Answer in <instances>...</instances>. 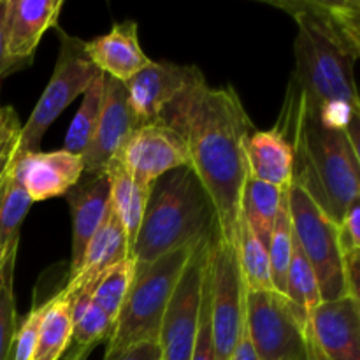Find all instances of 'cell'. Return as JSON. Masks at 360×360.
<instances>
[{"label":"cell","instance_id":"cell-6","mask_svg":"<svg viewBox=\"0 0 360 360\" xmlns=\"http://www.w3.org/2000/svg\"><path fill=\"white\" fill-rule=\"evenodd\" d=\"M245 322L260 360H308L309 320L287 295L245 288Z\"/></svg>","mask_w":360,"mask_h":360},{"label":"cell","instance_id":"cell-1","mask_svg":"<svg viewBox=\"0 0 360 360\" xmlns=\"http://www.w3.org/2000/svg\"><path fill=\"white\" fill-rule=\"evenodd\" d=\"M162 120L185 139L190 169L213 204L218 234L234 245L248 176L245 143L255 130L238 91L200 81L172 101Z\"/></svg>","mask_w":360,"mask_h":360},{"label":"cell","instance_id":"cell-38","mask_svg":"<svg viewBox=\"0 0 360 360\" xmlns=\"http://www.w3.org/2000/svg\"><path fill=\"white\" fill-rule=\"evenodd\" d=\"M30 62L11 58L6 46V0H0V77L27 67Z\"/></svg>","mask_w":360,"mask_h":360},{"label":"cell","instance_id":"cell-4","mask_svg":"<svg viewBox=\"0 0 360 360\" xmlns=\"http://www.w3.org/2000/svg\"><path fill=\"white\" fill-rule=\"evenodd\" d=\"M217 218L206 190L190 167L167 172L151 185L130 257L136 271L160 257L211 238Z\"/></svg>","mask_w":360,"mask_h":360},{"label":"cell","instance_id":"cell-8","mask_svg":"<svg viewBox=\"0 0 360 360\" xmlns=\"http://www.w3.org/2000/svg\"><path fill=\"white\" fill-rule=\"evenodd\" d=\"M292 232L319 281L322 301L348 295L343 278V257L338 245V225L297 185L288 188Z\"/></svg>","mask_w":360,"mask_h":360},{"label":"cell","instance_id":"cell-2","mask_svg":"<svg viewBox=\"0 0 360 360\" xmlns=\"http://www.w3.org/2000/svg\"><path fill=\"white\" fill-rule=\"evenodd\" d=\"M285 125H276L294 150V183L336 225L360 200V150L343 130L322 125L287 97Z\"/></svg>","mask_w":360,"mask_h":360},{"label":"cell","instance_id":"cell-34","mask_svg":"<svg viewBox=\"0 0 360 360\" xmlns=\"http://www.w3.org/2000/svg\"><path fill=\"white\" fill-rule=\"evenodd\" d=\"M42 313H44V304L34 306L23 316V320L18 323L16 333H14L13 350H11V360H32L34 357Z\"/></svg>","mask_w":360,"mask_h":360},{"label":"cell","instance_id":"cell-16","mask_svg":"<svg viewBox=\"0 0 360 360\" xmlns=\"http://www.w3.org/2000/svg\"><path fill=\"white\" fill-rule=\"evenodd\" d=\"M292 18H302L313 28L359 60L360 4L357 0H285L267 2Z\"/></svg>","mask_w":360,"mask_h":360},{"label":"cell","instance_id":"cell-19","mask_svg":"<svg viewBox=\"0 0 360 360\" xmlns=\"http://www.w3.org/2000/svg\"><path fill=\"white\" fill-rule=\"evenodd\" d=\"M63 0H6V46L11 58L32 62L42 35L56 27Z\"/></svg>","mask_w":360,"mask_h":360},{"label":"cell","instance_id":"cell-37","mask_svg":"<svg viewBox=\"0 0 360 360\" xmlns=\"http://www.w3.org/2000/svg\"><path fill=\"white\" fill-rule=\"evenodd\" d=\"M104 360H160V348L158 343L144 341L116 354H105Z\"/></svg>","mask_w":360,"mask_h":360},{"label":"cell","instance_id":"cell-27","mask_svg":"<svg viewBox=\"0 0 360 360\" xmlns=\"http://www.w3.org/2000/svg\"><path fill=\"white\" fill-rule=\"evenodd\" d=\"M136 276V264L132 257H127L125 260L118 262L116 266L109 267L86 292L91 301L112 320L116 322L122 306L129 295L130 287Z\"/></svg>","mask_w":360,"mask_h":360},{"label":"cell","instance_id":"cell-24","mask_svg":"<svg viewBox=\"0 0 360 360\" xmlns=\"http://www.w3.org/2000/svg\"><path fill=\"white\" fill-rule=\"evenodd\" d=\"M287 192L288 190H281L246 176L241 197V214L266 248Z\"/></svg>","mask_w":360,"mask_h":360},{"label":"cell","instance_id":"cell-35","mask_svg":"<svg viewBox=\"0 0 360 360\" xmlns=\"http://www.w3.org/2000/svg\"><path fill=\"white\" fill-rule=\"evenodd\" d=\"M190 360H217L214 357L213 336H211V315H210V285H207V267L206 280H204L202 302H200L199 327H197L195 345H193L192 359Z\"/></svg>","mask_w":360,"mask_h":360},{"label":"cell","instance_id":"cell-28","mask_svg":"<svg viewBox=\"0 0 360 360\" xmlns=\"http://www.w3.org/2000/svg\"><path fill=\"white\" fill-rule=\"evenodd\" d=\"M32 200L23 186L11 176L0 188V257L7 250L20 245V231L27 218Z\"/></svg>","mask_w":360,"mask_h":360},{"label":"cell","instance_id":"cell-21","mask_svg":"<svg viewBox=\"0 0 360 360\" xmlns=\"http://www.w3.org/2000/svg\"><path fill=\"white\" fill-rule=\"evenodd\" d=\"M248 176L288 190L294 183V150L290 141L278 127L253 130L245 143Z\"/></svg>","mask_w":360,"mask_h":360},{"label":"cell","instance_id":"cell-18","mask_svg":"<svg viewBox=\"0 0 360 360\" xmlns=\"http://www.w3.org/2000/svg\"><path fill=\"white\" fill-rule=\"evenodd\" d=\"M65 200L72 217V252H70L69 278L79 267L86 245L108 218L109 181L108 176H81L79 181L65 193ZM67 278V280H69Z\"/></svg>","mask_w":360,"mask_h":360},{"label":"cell","instance_id":"cell-12","mask_svg":"<svg viewBox=\"0 0 360 360\" xmlns=\"http://www.w3.org/2000/svg\"><path fill=\"white\" fill-rule=\"evenodd\" d=\"M204 79L197 65L151 62L125 84L127 101L137 127L162 120L164 111L185 90Z\"/></svg>","mask_w":360,"mask_h":360},{"label":"cell","instance_id":"cell-3","mask_svg":"<svg viewBox=\"0 0 360 360\" xmlns=\"http://www.w3.org/2000/svg\"><path fill=\"white\" fill-rule=\"evenodd\" d=\"M294 42L295 69L288 98L329 129L343 130L359 144L360 104L354 67L357 60L302 18Z\"/></svg>","mask_w":360,"mask_h":360},{"label":"cell","instance_id":"cell-10","mask_svg":"<svg viewBox=\"0 0 360 360\" xmlns=\"http://www.w3.org/2000/svg\"><path fill=\"white\" fill-rule=\"evenodd\" d=\"M207 245L210 239L195 246L169 299L158 334L160 360L192 359L206 280Z\"/></svg>","mask_w":360,"mask_h":360},{"label":"cell","instance_id":"cell-9","mask_svg":"<svg viewBox=\"0 0 360 360\" xmlns=\"http://www.w3.org/2000/svg\"><path fill=\"white\" fill-rule=\"evenodd\" d=\"M207 285L214 357L231 360L245 320V288L234 245L220 238L217 225L207 245Z\"/></svg>","mask_w":360,"mask_h":360},{"label":"cell","instance_id":"cell-23","mask_svg":"<svg viewBox=\"0 0 360 360\" xmlns=\"http://www.w3.org/2000/svg\"><path fill=\"white\" fill-rule=\"evenodd\" d=\"M72 306L74 299L63 290L44 302L32 360H62L72 343Z\"/></svg>","mask_w":360,"mask_h":360},{"label":"cell","instance_id":"cell-33","mask_svg":"<svg viewBox=\"0 0 360 360\" xmlns=\"http://www.w3.org/2000/svg\"><path fill=\"white\" fill-rule=\"evenodd\" d=\"M21 122L11 105H2L0 111V188L9 178L11 164L20 146Z\"/></svg>","mask_w":360,"mask_h":360},{"label":"cell","instance_id":"cell-11","mask_svg":"<svg viewBox=\"0 0 360 360\" xmlns=\"http://www.w3.org/2000/svg\"><path fill=\"white\" fill-rule=\"evenodd\" d=\"M116 158L144 190L174 169L190 167L185 139L165 120L137 127Z\"/></svg>","mask_w":360,"mask_h":360},{"label":"cell","instance_id":"cell-42","mask_svg":"<svg viewBox=\"0 0 360 360\" xmlns=\"http://www.w3.org/2000/svg\"><path fill=\"white\" fill-rule=\"evenodd\" d=\"M91 352H94V348L91 347H74L72 350L65 355V359L63 360H88Z\"/></svg>","mask_w":360,"mask_h":360},{"label":"cell","instance_id":"cell-7","mask_svg":"<svg viewBox=\"0 0 360 360\" xmlns=\"http://www.w3.org/2000/svg\"><path fill=\"white\" fill-rule=\"evenodd\" d=\"M60 51L51 79L46 84L30 118L21 125L18 151H37L42 137L74 98L83 95L98 74L84 51V41L58 30Z\"/></svg>","mask_w":360,"mask_h":360},{"label":"cell","instance_id":"cell-32","mask_svg":"<svg viewBox=\"0 0 360 360\" xmlns=\"http://www.w3.org/2000/svg\"><path fill=\"white\" fill-rule=\"evenodd\" d=\"M18 245L7 250L0 274V360H11L14 333L18 327L16 302H14V266Z\"/></svg>","mask_w":360,"mask_h":360},{"label":"cell","instance_id":"cell-31","mask_svg":"<svg viewBox=\"0 0 360 360\" xmlns=\"http://www.w3.org/2000/svg\"><path fill=\"white\" fill-rule=\"evenodd\" d=\"M292 252H294V232H292L290 210H288V192L285 195L283 204L280 207L276 220H274L273 231H271L269 243H267V253H269L271 278H273L274 290L285 295V285H287V273L290 266Z\"/></svg>","mask_w":360,"mask_h":360},{"label":"cell","instance_id":"cell-36","mask_svg":"<svg viewBox=\"0 0 360 360\" xmlns=\"http://www.w3.org/2000/svg\"><path fill=\"white\" fill-rule=\"evenodd\" d=\"M338 245L341 257L360 252V200L352 204L348 213L338 225Z\"/></svg>","mask_w":360,"mask_h":360},{"label":"cell","instance_id":"cell-40","mask_svg":"<svg viewBox=\"0 0 360 360\" xmlns=\"http://www.w3.org/2000/svg\"><path fill=\"white\" fill-rule=\"evenodd\" d=\"M231 360H260L255 348H253L252 340H250L248 336V329H246L245 320H243L241 333H239V340L238 343H236L234 352H232Z\"/></svg>","mask_w":360,"mask_h":360},{"label":"cell","instance_id":"cell-25","mask_svg":"<svg viewBox=\"0 0 360 360\" xmlns=\"http://www.w3.org/2000/svg\"><path fill=\"white\" fill-rule=\"evenodd\" d=\"M236 253H238L239 273H241L243 287L252 292L274 290L273 278H271L269 253L260 239L253 234L248 221L239 218L238 234L234 241Z\"/></svg>","mask_w":360,"mask_h":360},{"label":"cell","instance_id":"cell-22","mask_svg":"<svg viewBox=\"0 0 360 360\" xmlns=\"http://www.w3.org/2000/svg\"><path fill=\"white\" fill-rule=\"evenodd\" d=\"M104 174L108 176L109 181V206H111L112 214L122 224L123 231L129 238L130 250H132L141 221H143L150 190H144L143 186L137 185L136 179L127 172L118 158L109 162Z\"/></svg>","mask_w":360,"mask_h":360},{"label":"cell","instance_id":"cell-15","mask_svg":"<svg viewBox=\"0 0 360 360\" xmlns=\"http://www.w3.org/2000/svg\"><path fill=\"white\" fill-rule=\"evenodd\" d=\"M309 329L326 360H360V301L350 295L322 301Z\"/></svg>","mask_w":360,"mask_h":360},{"label":"cell","instance_id":"cell-30","mask_svg":"<svg viewBox=\"0 0 360 360\" xmlns=\"http://www.w3.org/2000/svg\"><path fill=\"white\" fill-rule=\"evenodd\" d=\"M285 295L294 302L306 316L313 313V309L322 302L319 281L313 271L311 264L308 262L306 255L302 253L301 246L294 238V252H292L290 266L287 273V285H285Z\"/></svg>","mask_w":360,"mask_h":360},{"label":"cell","instance_id":"cell-39","mask_svg":"<svg viewBox=\"0 0 360 360\" xmlns=\"http://www.w3.org/2000/svg\"><path fill=\"white\" fill-rule=\"evenodd\" d=\"M343 278L347 292L350 297L359 299V280H360V252L343 255Z\"/></svg>","mask_w":360,"mask_h":360},{"label":"cell","instance_id":"cell-20","mask_svg":"<svg viewBox=\"0 0 360 360\" xmlns=\"http://www.w3.org/2000/svg\"><path fill=\"white\" fill-rule=\"evenodd\" d=\"M127 257H130L129 238H127L118 218L112 214V211H109L104 224L101 225V229L95 232L94 238L86 245L79 267L74 273V276L67 280L63 292L72 299H76L81 294H86L91 285L109 267L116 266Z\"/></svg>","mask_w":360,"mask_h":360},{"label":"cell","instance_id":"cell-41","mask_svg":"<svg viewBox=\"0 0 360 360\" xmlns=\"http://www.w3.org/2000/svg\"><path fill=\"white\" fill-rule=\"evenodd\" d=\"M308 360H326L323 359L322 352H320L319 345H316L315 338H313L311 329H309V323H308Z\"/></svg>","mask_w":360,"mask_h":360},{"label":"cell","instance_id":"cell-17","mask_svg":"<svg viewBox=\"0 0 360 360\" xmlns=\"http://www.w3.org/2000/svg\"><path fill=\"white\" fill-rule=\"evenodd\" d=\"M84 51L98 72L120 83H127L153 62L141 48L137 23L132 20L115 23L108 34L84 41Z\"/></svg>","mask_w":360,"mask_h":360},{"label":"cell","instance_id":"cell-43","mask_svg":"<svg viewBox=\"0 0 360 360\" xmlns=\"http://www.w3.org/2000/svg\"><path fill=\"white\" fill-rule=\"evenodd\" d=\"M2 264H4V257H0V274H2Z\"/></svg>","mask_w":360,"mask_h":360},{"label":"cell","instance_id":"cell-26","mask_svg":"<svg viewBox=\"0 0 360 360\" xmlns=\"http://www.w3.org/2000/svg\"><path fill=\"white\" fill-rule=\"evenodd\" d=\"M104 81L105 74L98 72L83 94L79 109L70 122L69 130L65 134V141H63V150L69 151V153L83 157L84 151L90 146L91 139H94L98 118H101L102 101H104Z\"/></svg>","mask_w":360,"mask_h":360},{"label":"cell","instance_id":"cell-44","mask_svg":"<svg viewBox=\"0 0 360 360\" xmlns=\"http://www.w3.org/2000/svg\"><path fill=\"white\" fill-rule=\"evenodd\" d=\"M0 111H2V105H0Z\"/></svg>","mask_w":360,"mask_h":360},{"label":"cell","instance_id":"cell-29","mask_svg":"<svg viewBox=\"0 0 360 360\" xmlns=\"http://www.w3.org/2000/svg\"><path fill=\"white\" fill-rule=\"evenodd\" d=\"M115 322L95 304L88 294H81L74 299L72 306V341L76 347L95 348L101 343H108L111 338Z\"/></svg>","mask_w":360,"mask_h":360},{"label":"cell","instance_id":"cell-5","mask_svg":"<svg viewBox=\"0 0 360 360\" xmlns=\"http://www.w3.org/2000/svg\"><path fill=\"white\" fill-rule=\"evenodd\" d=\"M195 246L174 250L136 271L132 287L108 340L105 354H116L144 341L158 343L165 308Z\"/></svg>","mask_w":360,"mask_h":360},{"label":"cell","instance_id":"cell-14","mask_svg":"<svg viewBox=\"0 0 360 360\" xmlns=\"http://www.w3.org/2000/svg\"><path fill=\"white\" fill-rule=\"evenodd\" d=\"M136 129L137 123L129 108L125 84L105 76L101 118L94 139L83 155V174H104L109 162L118 157L123 144Z\"/></svg>","mask_w":360,"mask_h":360},{"label":"cell","instance_id":"cell-13","mask_svg":"<svg viewBox=\"0 0 360 360\" xmlns=\"http://www.w3.org/2000/svg\"><path fill=\"white\" fill-rule=\"evenodd\" d=\"M83 172V157L65 150L16 151L11 164V176L23 186L32 202L65 195Z\"/></svg>","mask_w":360,"mask_h":360}]
</instances>
